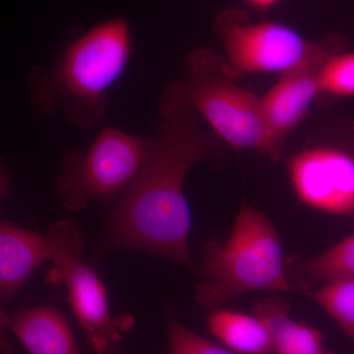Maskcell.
I'll list each match as a JSON object with an SVG mask.
<instances>
[{
	"instance_id": "cell-1",
	"label": "cell",
	"mask_w": 354,
	"mask_h": 354,
	"mask_svg": "<svg viewBox=\"0 0 354 354\" xmlns=\"http://www.w3.org/2000/svg\"><path fill=\"white\" fill-rule=\"evenodd\" d=\"M195 111L174 86L160 101L162 122L151 136L145 164L123 191L111 221L114 244L157 254L193 269L189 249L191 216L183 193L188 172L211 152Z\"/></svg>"
},
{
	"instance_id": "cell-2",
	"label": "cell",
	"mask_w": 354,
	"mask_h": 354,
	"mask_svg": "<svg viewBox=\"0 0 354 354\" xmlns=\"http://www.w3.org/2000/svg\"><path fill=\"white\" fill-rule=\"evenodd\" d=\"M132 44L130 23L122 16L93 26L50 68L30 72L32 106L41 114L62 113L74 127H94L106 113L109 88L127 69Z\"/></svg>"
},
{
	"instance_id": "cell-3",
	"label": "cell",
	"mask_w": 354,
	"mask_h": 354,
	"mask_svg": "<svg viewBox=\"0 0 354 354\" xmlns=\"http://www.w3.org/2000/svg\"><path fill=\"white\" fill-rule=\"evenodd\" d=\"M286 261L274 223L244 203L230 239L204 247L198 302L215 310L251 291H295Z\"/></svg>"
},
{
	"instance_id": "cell-4",
	"label": "cell",
	"mask_w": 354,
	"mask_h": 354,
	"mask_svg": "<svg viewBox=\"0 0 354 354\" xmlns=\"http://www.w3.org/2000/svg\"><path fill=\"white\" fill-rule=\"evenodd\" d=\"M188 70L186 80L174 88L221 139L239 150H259L274 162L281 158L283 149L272 137L262 99L213 74L206 51L188 57Z\"/></svg>"
},
{
	"instance_id": "cell-5",
	"label": "cell",
	"mask_w": 354,
	"mask_h": 354,
	"mask_svg": "<svg viewBox=\"0 0 354 354\" xmlns=\"http://www.w3.org/2000/svg\"><path fill=\"white\" fill-rule=\"evenodd\" d=\"M151 137L104 127L85 153L65 156L57 192L69 209H80L93 199H109L127 189L145 164Z\"/></svg>"
},
{
	"instance_id": "cell-6",
	"label": "cell",
	"mask_w": 354,
	"mask_h": 354,
	"mask_svg": "<svg viewBox=\"0 0 354 354\" xmlns=\"http://www.w3.org/2000/svg\"><path fill=\"white\" fill-rule=\"evenodd\" d=\"M53 276L66 286L69 304L95 353L104 354L134 325L133 317H114L108 293L95 270L84 260L83 239L71 221H59L48 234Z\"/></svg>"
},
{
	"instance_id": "cell-7",
	"label": "cell",
	"mask_w": 354,
	"mask_h": 354,
	"mask_svg": "<svg viewBox=\"0 0 354 354\" xmlns=\"http://www.w3.org/2000/svg\"><path fill=\"white\" fill-rule=\"evenodd\" d=\"M216 27L232 65L251 73H286L311 57L321 44L309 43L292 28L279 23L251 22L239 10L221 14Z\"/></svg>"
},
{
	"instance_id": "cell-8",
	"label": "cell",
	"mask_w": 354,
	"mask_h": 354,
	"mask_svg": "<svg viewBox=\"0 0 354 354\" xmlns=\"http://www.w3.org/2000/svg\"><path fill=\"white\" fill-rule=\"evenodd\" d=\"M291 183L307 206L333 214L354 212V157L335 148L298 153L288 162Z\"/></svg>"
},
{
	"instance_id": "cell-9",
	"label": "cell",
	"mask_w": 354,
	"mask_h": 354,
	"mask_svg": "<svg viewBox=\"0 0 354 354\" xmlns=\"http://www.w3.org/2000/svg\"><path fill=\"white\" fill-rule=\"evenodd\" d=\"M342 46L339 36L328 37L305 62L283 73V78L262 99L263 109L274 141L281 149L286 133L308 111L320 91L319 74L324 64Z\"/></svg>"
},
{
	"instance_id": "cell-10",
	"label": "cell",
	"mask_w": 354,
	"mask_h": 354,
	"mask_svg": "<svg viewBox=\"0 0 354 354\" xmlns=\"http://www.w3.org/2000/svg\"><path fill=\"white\" fill-rule=\"evenodd\" d=\"M51 256L48 236L0 221V299L12 298Z\"/></svg>"
},
{
	"instance_id": "cell-11",
	"label": "cell",
	"mask_w": 354,
	"mask_h": 354,
	"mask_svg": "<svg viewBox=\"0 0 354 354\" xmlns=\"http://www.w3.org/2000/svg\"><path fill=\"white\" fill-rule=\"evenodd\" d=\"M10 319L11 330L30 354H81L66 318L57 309L32 307Z\"/></svg>"
},
{
	"instance_id": "cell-12",
	"label": "cell",
	"mask_w": 354,
	"mask_h": 354,
	"mask_svg": "<svg viewBox=\"0 0 354 354\" xmlns=\"http://www.w3.org/2000/svg\"><path fill=\"white\" fill-rule=\"evenodd\" d=\"M290 307L281 297L262 298L254 305V314L269 330L274 354H335L326 348L321 330L290 318Z\"/></svg>"
},
{
	"instance_id": "cell-13",
	"label": "cell",
	"mask_w": 354,
	"mask_h": 354,
	"mask_svg": "<svg viewBox=\"0 0 354 354\" xmlns=\"http://www.w3.org/2000/svg\"><path fill=\"white\" fill-rule=\"evenodd\" d=\"M286 265L295 291L305 293L320 283L354 278V234L315 257L286 258Z\"/></svg>"
},
{
	"instance_id": "cell-14",
	"label": "cell",
	"mask_w": 354,
	"mask_h": 354,
	"mask_svg": "<svg viewBox=\"0 0 354 354\" xmlns=\"http://www.w3.org/2000/svg\"><path fill=\"white\" fill-rule=\"evenodd\" d=\"M209 334L223 346L239 354H274L267 326L255 314L234 310H212L207 317Z\"/></svg>"
},
{
	"instance_id": "cell-15",
	"label": "cell",
	"mask_w": 354,
	"mask_h": 354,
	"mask_svg": "<svg viewBox=\"0 0 354 354\" xmlns=\"http://www.w3.org/2000/svg\"><path fill=\"white\" fill-rule=\"evenodd\" d=\"M354 342V278L326 283L306 292Z\"/></svg>"
},
{
	"instance_id": "cell-16",
	"label": "cell",
	"mask_w": 354,
	"mask_h": 354,
	"mask_svg": "<svg viewBox=\"0 0 354 354\" xmlns=\"http://www.w3.org/2000/svg\"><path fill=\"white\" fill-rule=\"evenodd\" d=\"M167 322L169 354H239L184 327L171 310L167 311Z\"/></svg>"
},
{
	"instance_id": "cell-17",
	"label": "cell",
	"mask_w": 354,
	"mask_h": 354,
	"mask_svg": "<svg viewBox=\"0 0 354 354\" xmlns=\"http://www.w3.org/2000/svg\"><path fill=\"white\" fill-rule=\"evenodd\" d=\"M319 86L321 92L354 95V53L332 55L320 70Z\"/></svg>"
},
{
	"instance_id": "cell-18",
	"label": "cell",
	"mask_w": 354,
	"mask_h": 354,
	"mask_svg": "<svg viewBox=\"0 0 354 354\" xmlns=\"http://www.w3.org/2000/svg\"><path fill=\"white\" fill-rule=\"evenodd\" d=\"M10 321L11 319L0 306V354L12 353V348L7 337V330L10 329Z\"/></svg>"
},
{
	"instance_id": "cell-19",
	"label": "cell",
	"mask_w": 354,
	"mask_h": 354,
	"mask_svg": "<svg viewBox=\"0 0 354 354\" xmlns=\"http://www.w3.org/2000/svg\"><path fill=\"white\" fill-rule=\"evenodd\" d=\"M243 1L254 7V8L267 10V9L272 8V6L278 4L281 0H243Z\"/></svg>"
},
{
	"instance_id": "cell-20",
	"label": "cell",
	"mask_w": 354,
	"mask_h": 354,
	"mask_svg": "<svg viewBox=\"0 0 354 354\" xmlns=\"http://www.w3.org/2000/svg\"><path fill=\"white\" fill-rule=\"evenodd\" d=\"M6 189V176L4 171L3 165L0 160V199L3 196L4 192Z\"/></svg>"
},
{
	"instance_id": "cell-21",
	"label": "cell",
	"mask_w": 354,
	"mask_h": 354,
	"mask_svg": "<svg viewBox=\"0 0 354 354\" xmlns=\"http://www.w3.org/2000/svg\"><path fill=\"white\" fill-rule=\"evenodd\" d=\"M104 354H125L122 351H120V348H118V344L115 346H111V348L109 349Z\"/></svg>"
}]
</instances>
